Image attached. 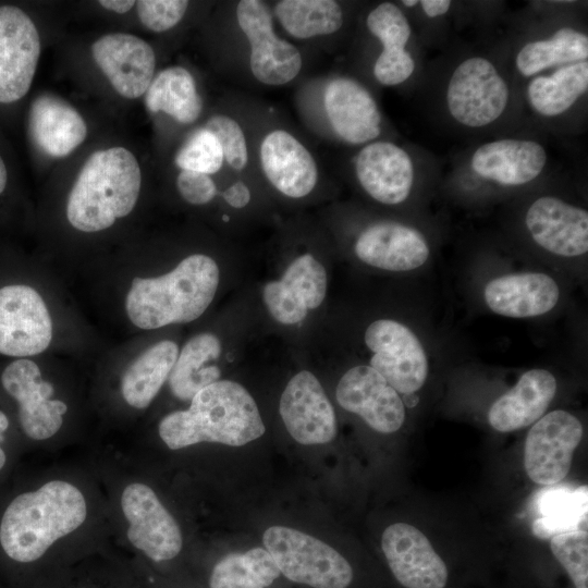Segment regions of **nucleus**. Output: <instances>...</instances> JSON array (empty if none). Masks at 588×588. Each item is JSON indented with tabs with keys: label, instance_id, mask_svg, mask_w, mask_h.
I'll return each instance as SVG.
<instances>
[{
	"label": "nucleus",
	"instance_id": "7ed1b4c3",
	"mask_svg": "<svg viewBox=\"0 0 588 588\" xmlns=\"http://www.w3.org/2000/svg\"><path fill=\"white\" fill-rule=\"evenodd\" d=\"M220 281L217 262L195 254L172 271L156 278H134L125 309L133 324L158 329L199 318L209 307Z\"/></svg>",
	"mask_w": 588,
	"mask_h": 588
},
{
	"label": "nucleus",
	"instance_id": "f257e3e1",
	"mask_svg": "<svg viewBox=\"0 0 588 588\" xmlns=\"http://www.w3.org/2000/svg\"><path fill=\"white\" fill-rule=\"evenodd\" d=\"M266 431L258 406L240 383L219 380L191 400L186 411L170 413L159 424L168 448L183 449L200 442L242 446Z\"/></svg>",
	"mask_w": 588,
	"mask_h": 588
},
{
	"label": "nucleus",
	"instance_id": "b1692460",
	"mask_svg": "<svg viewBox=\"0 0 588 588\" xmlns=\"http://www.w3.org/2000/svg\"><path fill=\"white\" fill-rule=\"evenodd\" d=\"M547 159V151L538 142L504 138L479 146L470 166L485 180L518 186L535 180L544 169Z\"/></svg>",
	"mask_w": 588,
	"mask_h": 588
},
{
	"label": "nucleus",
	"instance_id": "8fccbe9b",
	"mask_svg": "<svg viewBox=\"0 0 588 588\" xmlns=\"http://www.w3.org/2000/svg\"><path fill=\"white\" fill-rule=\"evenodd\" d=\"M222 219L225 220V221H228V220H229V217L223 216Z\"/></svg>",
	"mask_w": 588,
	"mask_h": 588
},
{
	"label": "nucleus",
	"instance_id": "37998d69",
	"mask_svg": "<svg viewBox=\"0 0 588 588\" xmlns=\"http://www.w3.org/2000/svg\"><path fill=\"white\" fill-rule=\"evenodd\" d=\"M449 0H422L419 1L425 14L428 17H438L444 15L451 8Z\"/></svg>",
	"mask_w": 588,
	"mask_h": 588
},
{
	"label": "nucleus",
	"instance_id": "412c9836",
	"mask_svg": "<svg viewBox=\"0 0 588 588\" xmlns=\"http://www.w3.org/2000/svg\"><path fill=\"white\" fill-rule=\"evenodd\" d=\"M357 258L371 267L403 272L419 268L429 258L425 236L397 222H378L366 228L354 246Z\"/></svg>",
	"mask_w": 588,
	"mask_h": 588
},
{
	"label": "nucleus",
	"instance_id": "e433bc0d",
	"mask_svg": "<svg viewBox=\"0 0 588 588\" xmlns=\"http://www.w3.org/2000/svg\"><path fill=\"white\" fill-rule=\"evenodd\" d=\"M222 148L212 133L200 128L180 148L175 163L182 170L195 171L207 175L217 173L223 163Z\"/></svg>",
	"mask_w": 588,
	"mask_h": 588
},
{
	"label": "nucleus",
	"instance_id": "c03bdc74",
	"mask_svg": "<svg viewBox=\"0 0 588 588\" xmlns=\"http://www.w3.org/2000/svg\"><path fill=\"white\" fill-rule=\"evenodd\" d=\"M99 4L110 11L123 14L130 11L134 5L133 0H100Z\"/></svg>",
	"mask_w": 588,
	"mask_h": 588
},
{
	"label": "nucleus",
	"instance_id": "dca6fc26",
	"mask_svg": "<svg viewBox=\"0 0 588 588\" xmlns=\"http://www.w3.org/2000/svg\"><path fill=\"white\" fill-rule=\"evenodd\" d=\"M328 278L323 265L311 254L296 257L279 280L262 289L264 304L282 324L302 322L309 310L318 308L327 294Z\"/></svg>",
	"mask_w": 588,
	"mask_h": 588
},
{
	"label": "nucleus",
	"instance_id": "a18cd8bd",
	"mask_svg": "<svg viewBox=\"0 0 588 588\" xmlns=\"http://www.w3.org/2000/svg\"><path fill=\"white\" fill-rule=\"evenodd\" d=\"M9 426H10V421L7 414L0 409V470L3 468L7 462V455L3 448L1 446V443H3L5 440L4 434Z\"/></svg>",
	"mask_w": 588,
	"mask_h": 588
},
{
	"label": "nucleus",
	"instance_id": "6ab92c4d",
	"mask_svg": "<svg viewBox=\"0 0 588 588\" xmlns=\"http://www.w3.org/2000/svg\"><path fill=\"white\" fill-rule=\"evenodd\" d=\"M526 228L543 249L562 257L588 250V212L553 196L537 198L527 209Z\"/></svg>",
	"mask_w": 588,
	"mask_h": 588
},
{
	"label": "nucleus",
	"instance_id": "2f4dec72",
	"mask_svg": "<svg viewBox=\"0 0 588 588\" xmlns=\"http://www.w3.org/2000/svg\"><path fill=\"white\" fill-rule=\"evenodd\" d=\"M145 94V103L151 112L162 111L183 124L193 123L201 112L203 101L194 77L182 66L161 71Z\"/></svg>",
	"mask_w": 588,
	"mask_h": 588
},
{
	"label": "nucleus",
	"instance_id": "f704fd0d",
	"mask_svg": "<svg viewBox=\"0 0 588 588\" xmlns=\"http://www.w3.org/2000/svg\"><path fill=\"white\" fill-rule=\"evenodd\" d=\"M274 13L283 28L298 39L330 35L343 25L341 5L333 0H282Z\"/></svg>",
	"mask_w": 588,
	"mask_h": 588
},
{
	"label": "nucleus",
	"instance_id": "4468645a",
	"mask_svg": "<svg viewBox=\"0 0 588 588\" xmlns=\"http://www.w3.org/2000/svg\"><path fill=\"white\" fill-rule=\"evenodd\" d=\"M279 412L291 437L305 445L324 444L336 436L334 409L317 377L302 370L285 385Z\"/></svg>",
	"mask_w": 588,
	"mask_h": 588
},
{
	"label": "nucleus",
	"instance_id": "a19ab883",
	"mask_svg": "<svg viewBox=\"0 0 588 588\" xmlns=\"http://www.w3.org/2000/svg\"><path fill=\"white\" fill-rule=\"evenodd\" d=\"M176 187L182 198L192 205H205L217 194L216 184L209 175L188 170L179 173Z\"/></svg>",
	"mask_w": 588,
	"mask_h": 588
},
{
	"label": "nucleus",
	"instance_id": "9b49d317",
	"mask_svg": "<svg viewBox=\"0 0 588 588\" xmlns=\"http://www.w3.org/2000/svg\"><path fill=\"white\" fill-rule=\"evenodd\" d=\"M3 390L17 403L20 425L26 436L45 440L61 428L68 407L59 400H50L53 387L41 379L37 364L28 358H16L2 370Z\"/></svg>",
	"mask_w": 588,
	"mask_h": 588
},
{
	"label": "nucleus",
	"instance_id": "f8f14e48",
	"mask_svg": "<svg viewBox=\"0 0 588 588\" xmlns=\"http://www.w3.org/2000/svg\"><path fill=\"white\" fill-rule=\"evenodd\" d=\"M40 56L38 30L13 5L0 7V103L23 98L30 88Z\"/></svg>",
	"mask_w": 588,
	"mask_h": 588
},
{
	"label": "nucleus",
	"instance_id": "423d86ee",
	"mask_svg": "<svg viewBox=\"0 0 588 588\" xmlns=\"http://www.w3.org/2000/svg\"><path fill=\"white\" fill-rule=\"evenodd\" d=\"M509 86L494 64L483 57H469L452 72L446 106L460 124L479 128L495 122L505 111Z\"/></svg>",
	"mask_w": 588,
	"mask_h": 588
},
{
	"label": "nucleus",
	"instance_id": "c756f323",
	"mask_svg": "<svg viewBox=\"0 0 588 588\" xmlns=\"http://www.w3.org/2000/svg\"><path fill=\"white\" fill-rule=\"evenodd\" d=\"M177 355L179 347L170 340L160 341L143 352L122 378L125 402L135 408H146L169 378Z\"/></svg>",
	"mask_w": 588,
	"mask_h": 588
},
{
	"label": "nucleus",
	"instance_id": "09e8293b",
	"mask_svg": "<svg viewBox=\"0 0 588 588\" xmlns=\"http://www.w3.org/2000/svg\"><path fill=\"white\" fill-rule=\"evenodd\" d=\"M402 3L404 5H406V7H414V5L418 4L419 1H417V0H404V1H402Z\"/></svg>",
	"mask_w": 588,
	"mask_h": 588
},
{
	"label": "nucleus",
	"instance_id": "1a4fd4ad",
	"mask_svg": "<svg viewBox=\"0 0 588 588\" xmlns=\"http://www.w3.org/2000/svg\"><path fill=\"white\" fill-rule=\"evenodd\" d=\"M236 20L250 45V71L257 81L278 86L297 76L303 65L301 52L274 34L272 16L265 2L240 1Z\"/></svg>",
	"mask_w": 588,
	"mask_h": 588
},
{
	"label": "nucleus",
	"instance_id": "c9c22d12",
	"mask_svg": "<svg viewBox=\"0 0 588 588\" xmlns=\"http://www.w3.org/2000/svg\"><path fill=\"white\" fill-rule=\"evenodd\" d=\"M281 575L271 554L262 548L231 553L213 567L210 588H266Z\"/></svg>",
	"mask_w": 588,
	"mask_h": 588
},
{
	"label": "nucleus",
	"instance_id": "f03ea898",
	"mask_svg": "<svg viewBox=\"0 0 588 588\" xmlns=\"http://www.w3.org/2000/svg\"><path fill=\"white\" fill-rule=\"evenodd\" d=\"M83 493L73 485L52 480L38 490L15 497L0 522V544L20 563L38 560L58 539L86 518Z\"/></svg>",
	"mask_w": 588,
	"mask_h": 588
},
{
	"label": "nucleus",
	"instance_id": "393cba45",
	"mask_svg": "<svg viewBox=\"0 0 588 588\" xmlns=\"http://www.w3.org/2000/svg\"><path fill=\"white\" fill-rule=\"evenodd\" d=\"M487 306L511 318L537 317L555 307L560 297L558 283L542 272L505 274L490 280L483 291Z\"/></svg>",
	"mask_w": 588,
	"mask_h": 588
},
{
	"label": "nucleus",
	"instance_id": "39448f33",
	"mask_svg": "<svg viewBox=\"0 0 588 588\" xmlns=\"http://www.w3.org/2000/svg\"><path fill=\"white\" fill-rule=\"evenodd\" d=\"M266 550L287 579L314 588H346L353 579L350 563L326 542L284 526L264 536Z\"/></svg>",
	"mask_w": 588,
	"mask_h": 588
},
{
	"label": "nucleus",
	"instance_id": "a211bd4d",
	"mask_svg": "<svg viewBox=\"0 0 588 588\" xmlns=\"http://www.w3.org/2000/svg\"><path fill=\"white\" fill-rule=\"evenodd\" d=\"M91 53L119 95L135 99L147 91L154 79L156 57L144 39L126 33L108 34L93 44Z\"/></svg>",
	"mask_w": 588,
	"mask_h": 588
},
{
	"label": "nucleus",
	"instance_id": "72a5a7b5",
	"mask_svg": "<svg viewBox=\"0 0 588 588\" xmlns=\"http://www.w3.org/2000/svg\"><path fill=\"white\" fill-rule=\"evenodd\" d=\"M541 516L531 524L532 534L549 539L558 534L587 530V487L560 488L544 492L538 500Z\"/></svg>",
	"mask_w": 588,
	"mask_h": 588
},
{
	"label": "nucleus",
	"instance_id": "4be33fe9",
	"mask_svg": "<svg viewBox=\"0 0 588 588\" xmlns=\"http://www.w3.org/2000/svg\"><path fill=\"white\" fill-rule=\"evenodd\" d=\"M323 103L332 128L346 143L365 144L379 136V108L369 91L356 81L346 77L330 81Z\"/></svg>",
	"mask_w": 588,
	"mask_h": 588
},
{
	"label": "nucleus",
	"instance_id": "ea45409f",
	"mask_svg": "<svg viewBox=\"0 0 588 588\" xmlns=\"http://www.w3.org/2000/svg\"><path fill=\"white\" fill-rule=\"evenodd\" d=\"M138 17L148 29L160 33L174 27L184 16L185 0H139L135 2Z\"/></svg>",
	"mask_w": 588,
	"mask_h": 588
},
{
	"label": "nucleus",
	"instance_id": "6e6552de",
	"mask_svg": "<svg viewBox=\"0 0 588 588\" xmlns=\"http://www.w3.org/2000/svg\"><path fill=\"white\" fill-rule=\"evenodd\" d=\"M52 339V321L41 295L30 285L0 286V355L27 358L42 353Z\"/></svg>",
	"mask_w": 588,
	"mask_h": 588
},
{
	"label": "nucleus",
	"instance_id": "49530a36",
	"mask_svg": "<svg viewBox=\"0 0 588 588\" xmlns=\"http://www.w3.org/2000/svg\"><path fill=\"white\" fill-rule=\"evenodd\" d=\"M8 182V172L5 164L0 156V194H2L5 189Z\"/></svg>",
	"mask_w": 588,
	"mask_h": 588
},
{
	"label": "nucleus",
	"instance_id": "cd10ccee",
	"mask_svg": "<svg viewBox=\"0 0 588 588\" xmlns=\"http://www.w3.org/2000/svg\"><path fill=\"white\" fill-rule=\"evenodd\" d=\"M29 133L42 152L62 158L84 142L87 126L83 117L68 101L45 93L30 106Z\"/></svg>",
	"mask_w": 588,
	"mask_h": 588
},
{
	"label": "nucleus",
	"instance_id": "a878e982",
	"mask_svg": "<svg viewBox=\"0 0 588 588\" xmlns=\"http://www.w3.org/2000/svg\"><path fill=\"white\" fill-rule=\"evenodd\" d=\"M556 389V379L549 370L524 372L516 384L491 405L490 426L500 432H511L535 424L551 404Z\"/></svg>",
	"mask_w": 588,
	"mask_h": 588
},
{
	"label": "nucleus",
	"instance_id": "5701e85b",
	"mask_svg": "<svg viewBox=\"0 0 588 588\" xmlns=\"http://www.w3.org/2000/svg\"><path fill=\"white\" fill-rule=\"evenodd\" d=\"M260 163L272 186L287 197H305L317 184L318 169L313 156L286 131L275 130L265 136Z\"/></svg>",
	"mask_w": 588,
	"mask_h": 588
},
{
	"label": "nucleus",
	"instance_id": "58836bf2",
	"mask_svg": "<svg viewBox=\"0 0 588 588\" xmlns=\"http://www.w3.org/2000/svg\"><path fill=\"white\" fill-rule=\"evenodd\" d=\"M218 139L225 161L234 170H243L248 160L247 145L241 125L226 115L210 118L205 126Z\"/></svg>",
	"mask_w": 588,
	"mask_h": 588
},
{
	"label": "nucleus",
	"instance_id": "de8ad7c7",
	"mask_svg": "<svg viewBox=\"0 0 588 588\" xmlns=\"http://www.w3.org/2000/svg\"><path fill=\"white\" fill-rule=\"evenodd\" d=\"M402 401H403L404 406L406 405L408 407H414L419 402V399L418 396L415 395V393H411V394H404Z\"/></svg>",
	"mask_w": 588,
	"mask_h": 588
},
{
	"label": "nucleus",
	"instance_id": "4c0bfd02",
	"mask_svg": "<svg viewBox=\"0 0 588 588\" xmlns=\"http://www.w3.org/2000/svg\"><path fill=\"white\" fill-rule=\"evenodd\" d=\"M550 548L576 588H588V532L574 530L550 538Z\"/></svg>",
	"mask_w": 588,
	"mask_h": 588
},
{
	"label": "nucleus",
	"instance_id": "aec40b11",
	"mask_svg": "<svg viewBox=\"0 0 588 588\" xmlns=\"http://www.w3.org/2000/svg\"><path fill=\"white\" fill-rule=\"evenodd\" d=\"M355 172L364 191L384 205L405 201L414 184V164L402 147L390 142H372L355 159Z\"/></svg>",
	"mask_w": 588,
	"mask_h": 588
},
{
	"label": "nucleus",
	"instance_id": "2eb2a0df",
	"mask_svg": "<svg viewBox=\"0 0 588 588\" xmlns=\"http://www.w3.org/2000/svg\"><path fill=\"white\" fill-rule=\"evenodd\" d=\"M335 397L345 411L358 415L381 433L397 431L405 420V406L399 393L372 367L359 365L340 379Z\"/></svg>",
	"mask_w": 588,
	"mask_h": 588
},
{
	"label": "nucleus",
	"instance_id": "20e7f679",
	"mask_svg": "<svg viewBox=\"0 0 588 588\" xmlns=\"http://www.w3.org/2000/svg\"><path fill=\"white\" fill-rule=\"evenodd\" d=\"M140 185V168L130 150H98L86 160L70 192L68 220L83 232L108 229L134 209Z\"/></svg>",
	"mask_w": 588,
	"mask_h": 588
},
{
	"label": "nucleus",
	"instance_id": "c85d7f7f",
	"mask_svg": "<svg viewBox=\"0 0 588 588\" xmlns=\"http://www.w3.org/2000/svg\"><path fill=\"white\" fill-rule=\"evenodd\" d=\"M217 335L204 332L191 338L169 376L172 393L180 400H192L201 389L219 381L221 371L216 362L221 355Z\"/></svg>",
	"mask_w": 588,
	"mask_h": 588
},
{
	"label": "nucleus",
	"instance_id": "f3484780",
	"mask_svg": "<svg viewBox=\"0 0 588 588\" xmlns=\"http://www.w3.org/2000/svg\"><path fill=\"white\" fill-rule=\"evenodd\" d=\"M382 551L397 581L405 588H444L448 568L429 539L407 523L387 527Z\"/></svg>",
	"mask_w": 588,
	"mask_h": 588
},
{
	"label": "nucleus",
	"instance_id": "ddd939ff",
	"mask_svg": "<svg viewBox=\"0 0 588 588\" xmlns=\"http://www.w3.org/2000/svg\"><path fill=\"white\" fill-rule=\"evenodd\" d=\"M121 506L130 522L127 538L135 548L155 562L171 560L180 553L181 529L152 489L143 483L128 485Z\"/></svg>",
	"mask_w": 588,
	"mask_h": 588
},
{
	"label": "nucleus",
	"instance_id": "7c9ffc66",
	"mask_svg": "<svg viewBox=\"0 0 588 588\" xmlns=\"http://www.w3.org/2000/svg\"><path fill=\"white\" fill-rule=\"evenodd\" d=\"M588 89V62L559 68L550 75L535 76L527 86L530 107L540 115L566 112Z\"/></svg>",
	"mask_w": 588,
	"mask_h": 588
},
{
	"label": "nucleus",
	"instance_id": "9d476101",
	"mask_svg": "<svg viewBox=\"0 0 588 588\" xmlns=\"http://www.w3.org/2000/svg\"><path fill=\"white\" fill-rule=\"evenodd\" d=\"M583 425L571 413L552 411L530 428L524 446L527 476L541 486H553L568 474L583 438Z\"/></svg>",
	"mask_w": 588,
	"mask_h": 588
},
{
	"label": "nucleus",
	"instance_id": "473e14b6",
	"mask_svg": "<svg viewBox=\"0 0 588 588\" xmlns=\"http://www.w3.org/2000/svg\"><path fill=\"white\" fill-rule=\"evenodd\" d=\"M588 37L574 28L563 27L550 38L525 44L517 52L515 63L526 77L548 68L587 61Z\"/></svg>",
	"mask_w": 588,
	"mask_h": 588
},
{
	"label": "nucleus",
	"instance_id": "bb28decb",
	"mask_svg": "<svg viewBox=\"0 0 588 588\" xmlns=\"http://www.w3.org/2000/svg\"><path fill=\"white\" fill-rule=\"evenodd\" d=\"M369 32L383 48L373 65L376 79L384 86L404 83L415 71V60L406 50L412 28L402 10L392 2L377 5L366 20Z\"/></svg>",
	"mask_w": 588,
	"mask_h": 588
},
{
	"label": "nucleus",
	"instance_id": "79ce46f5",
	"mask_svg": "<svg viewBox=\"0 0 588 588\" xmlns=\"http://www.w3.org/2000/svg\"><path fill=\"white\" fill-rule=\"evenodd\" d=\"M223 199L233 208H244L250 201V191L248 186L237 181L222 193Z\"/></svg>",
	"mask_w": 588,
	"mask_h": 588
},
{
	"label": "nucleus",
	"instance_id": "0eeeda50",
	"mask_svg": "<svg viewBox=\"0 0 588 588\" xmlns=\"http://www.w3.org/2000/svg\"><path fill=\"white\" fill-rule=\"evenodd\" d=\"M364 340L373 353L370 367L397 393L411 394L421 389L428 377V359L408 327L393 319H378L368 326Z\"/></svg>",
	"mask_w": 588,
	"mask_h": 588
}]
</instances>
